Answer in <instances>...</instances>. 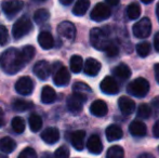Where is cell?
<instances>
[{
  "label": "cell",
  "instance_id": "cell-1",
  "mask_svg": "<svg viewBox=\"0 0 159 158\" xmlns=\"http://www.w3.org/2000/svg\"><path fill=\"white\" fill-rule=\"evenodd\" d=\"M25 65L26 63L23 60L21 50H19L16 48L8 49L0 56V67L6 74H16Z\"/></svg>",
  "mask_w": 159,
  "mask_h": 158
},
{
  "label": "cell",
  "instance_id": "cell-2",
  "mask_svg": "<svg viewBox=\"0 0 159 158\" xmlns=\"http://www.w3.org/2000/svg\"><path fill=\"white\" fill-rule=\"evenodd\" d=\"M90 42L96 50L105 51L111 44L107 34L101 28H93L90 32Z\"/></svg>",
  "mask_w": 159,
  "mask_h": 158
},
{
  "label": "cell",
  "instance_id": "cell-3",
  "mask_svg": "<svg viewBox=\"0 0 159 158\" xmlns=\"http://www.w3.org/2000/svg\"><path fill=\"white\" fill-rule=\"evenodd\" d=\"M149 91V82L146 79L136 78L132 82H130L127 87V92L130 95H133L136 97H144Z\"/></svg>",
  "mask_w": 159,
  "mask_h": 158
},
{
  "label": "cell",
  "instance_id": "cell-4",
  "mask_svg": "<svg viewBox=\"0 0 159 158\" xmlns=\"http://www.w3.org/2000/svg\"><path fill=\"white\" fill-rule=\"evenodd\" d=\"M33 29V24L27 16H22L14 23L12 27V35L14 39H21Z\"/></svg>",
  "mask_w": 159,
  "mask_h": 158
},
{
  "label": "cell",
  "instance_id": "cell-5",
  "mask_svg": "<svg viewBox=\"0 0 159 158\" xmlns=\"http://www.w3.org/2000/svg\"><path fill=\"white\" fill-rule=\"evenodd\" d=\"M152 32V23L148 17H143L133 25V34L136 38H147Z\"/></svg>",
  "mask_w": 159,
  "mask_h": 158
},
{
  "label": "cell",
  "instance_id": "cell-6",
  "mask_svg": "<svg viewBox=\"0 0 159 158\" xmlns=\"http://www.w3.org/2000/svg\"><path fill=\"white\" fill-rule=\"evenodd\" d=\"M87 101V95L80 94V93H75L74 92L71 95H69L67 97V108L70 111L74 114H78L81 112L84 103Z\"/></svg>",
  "mask_w": 159,
  "mask_h": 158
},
{
  "label": "cell",
  "instance_id": "cell-7",
  "mask_svg": "<svg viewBox=\"0 0 159 158\" xmlns=\"http://www.w3.org/2000/svg\"><path fill=\"white\" fill-rule=\"evenodd\" d=\"M111 14V10L106 3H98L91 11L90 17L95 22H102L104 20H107Z\"/></svg>",
  "mask_w": 159,
  "mask_h": 158
},
{
  "label": "cell",
  "instance_id": "cell-8",
  "mask_svg": "<svg viewBox=\"0 0 159 158\" xmlns=\"http://www.w3.org/2000/svg\"><path fill=\"white\" fill-rule=\"evenodd\" d=\"M2 11L4 14L8 15L9 19L14 16L15 14L20 12L23 8V2L19 1V0H8V1H3L1 3Z\"/></svg>",
  "mask_w": 159,
  "mask_h": 158
},
{
  "label": "cell",
  "instance_id": "cell-9",
  "mask_svg": "<svg viewBox=\"0 0 159 158\" xmlns=\"http://www.w3.org/2000/svg\"><path fill=\"white\" fill-rule=\"evenodd\" d=\"M15 90L21 95H30L34 90V82L30 77H21L15 84Z\"/></svg>",
  "mask_w": 159,
  "mask_h": 158
},
{
  "label": "cell",
  "instance_id": "cell-10",
  "mask_svg": "<svg viewBox=\"0 0 159 158\" xmlns=\"http://www.w3.org/2000/svg\"><path fill=\"white\" fill-rule=\"evenodd\" d=\"M57 34L67 40H73L76 36V27L71 22H62L57 27Z\"/></svg>",
  "mask_w": 159,
  "mask_h": 158
},
{
  "label": "cell",
  "instance_id": "cell-11",
  "mask_svg": "<svg viewBox=\"0 0 159 158\" xmlns=\"http://www.w3.org/2000/svg\"><path fill=\"white\" fill-rule=\"evenodd\" d=\"M100 88L105 94L113 95V94H117L119 92V87H118V84L116 82L115 78L109 76L105 77L102 80V82L100 84Z\"/></svg>",
  "mask_w": 159,
  "mask_h": 158
},
{
  "label": "cell",
  "instance_id": "cell-12",
  "mask_svg": "<svg viewBox=\"0 0 159 158\" xmlns=\"http://www.w3.org/2000/svg\"><path fill=\"white\" fill-rule=\"evenodd\" d=\"M34 74L41 80L48 79L51 74V65L47 61H39L34 66Z\"/></svg>",
  "mask_w": 159,
  "mask_h": 158
},
{
  "label": "cell",
  "instance_id": "cell-13",
  "mask_svg": "<svg viewBox=\"0 0 159 158\" xmlns=\"http://www.w3.org/2000/svg\"><path fill=\"white\" fill-rule=\"evenodd\" d=\"M118 105H119L120 112L127 116V115H131L132 113L135 111V103L133 100H131L128 97H121L118 100Z\"/></svg>",
  "mask_w": 159,
  "mask_h": 158
},
{
  "label": "cell",
  "instance_id": "cell-14",
  "mask_svg": "<svg viewBox=\"0 0 159 158\" xmlns=\"http://www.w3.org/2000/svg\"><path fill=\"white\" fill-rule=\"evenodd\" d=\"M69 79H70V74H69L68 70L64 66H61L54 75V84L57 87L66 86L69 82Z\"/></svg>",
  "mask_w": 159,
  "mask_h": 158
},
{
  "label": "cell",
  "instance_id": "cell-15",
  "mask_svg": "<svg viewBox=\"0 0 159 158\" xmlns=\"http://www.w3.org/2000/svg\"><path fill=\"white\" fill-rule=\"evenodd\" d=\"M90 112L92 115H94L96 117H103L107 114L108 112V107H107V104L105 103L102 100H96L93 102L90 106Z\"/></svg>",
  "mask_w": 159,
  "mask_h": 158
},
{
  "label": "cell",
  "instance_id": "cell-16",
  "mask_svg": "<svg viewBox=\"0 0 159 158\" xmlns=\"http://www.w3.org/2000/svg\"><path fill=\"white\" fill-rule=\"evenodd\" d=\"M101 70V63L98 61H96L95 59H88L84 63V72L88 76H96L98 74Z\"/></svg>",
  "mask_w": 159,
  "mask_h": 158
},
{
  "label": "cell",
  "instance_id": "cell-17",
  "mask_svg": "<svg viewBox=\"0 0 159 158\" xmlns=\"http://www.w3.org/2000/svg\"><path fill=\"white\" fill-rule=\"evenodd\" d=\"M87 147H88L89 152L92 153V154L95 155L101 154L103 151V145H102V142H101V139L95 134L91 135L89 138L88 142H87Z\"/></svg>",
  "mask_w": 159,
  "mask_h": 158
},
{
  "label": "cell",
  "instance_id": "cell-18",
  "mask_svg": "<svg viewBox=\"0 0 159 158\" xmlns=\"http://www.w3.org/2000/svg\"><path fill=\"white\" fill-rule=\"evenodd\" d=\"M41 139L47 144H54L60 140V132L57 128H47L41 133Z\"/></svg>",
  "mask_w": 159,
  "mask_h": 158
},
{
  "label": "cell",
  "instance_id": "cell-19",
  "mask_svg": "<svg viewBox=\"0 0 159 158\" xmlns=\"http://www.w3.org/2000/svg\"><path fill=\"white\" fill-rule=\"evenodd\" d=\"M84 138H86V132L84 130H78L73 132L70 135L71 145L77 151H81L84 145Z\"/></svg>",
  "mask_w": 159,
  "mask_h": 158
},
{
  "label": "cell",
  "instance_id": "cell-20",
  "mask_svg": "<svg viewBox=\"0 0 159 158\" xmlns=\"http://www.w3.org/2000/svg\"><path fill=\"white\" fill-rule=\"evenodd\" d=\"M129 131L133 137H144L146 134V126H145L144 122L134 120L130 124Z\"/></svg>",
  "mask_w": 159,
  "mask_h": 158
},
{
  "label": "cell",
  "instance_id": "cell-21",
  "mask_svg": "<svg viewBox=\"0 0 159 158\" xmlns=\"http://www.w3.org/2000/svg\"><path fill=\"white\" fill-rule=\"evenodd\" d=\"M38 43L42 49L49 50L54 46V39L49 32H41L38 36Z\"/></svg>",
  "mask_w": 159,
  "mask_h": 158
},
{
  "label": "cell",
  "instance_id": "cell-22",
  "mask_svg": "<svg viewBox=\"0 0 159 158\" xmlns=\"http://www.w3.org/2000/svg\"><path fill=\"white\" fill-rule=\"evenodd\" d=\"M105 134H106V138L108 141H117V140H120L124 135L122 133V130L119 126L117 124H111L105 131Z\"/></svg>",
  "mask_w": 159,
  "mask_h": 158
},
{
  "label": "cell",
  "instance_id": "cell-23",
  "mask_svg": "<svg viewBox=\"0 0 159 158\" xmlns=\"http://www.w3.org/2000/svg\"><path fill=\"white\" fill-rule=\"evenodd\" d=\"M57 100V93L50 86H46L41 91V101L44 104H51Z\"/></svg>",
  "mask_w": 159,
  "mask_h": 158
},
{
  "label": "cell",
  "instance_id": "cell-24",
  "mask_svg": "<svg viewBox=\"0 0 159 158\" xmlns=\"http://www.w3.org/2000/svg\"><path fill=\"white\" fill-rule=\"evenodd\" d=\"M113 75L116 78L126 80L130 78V76H131V70H130L129 66L125 65V64H119L113 70Z\"/></svg>",
  "mask_w": 159,
  "mask_h": 158
},
{
  "label": "cell",
  "instance_id": "cell-25",
  "mask_svg": "<svg viewBox=\"0 0 159 158\" xmlns=\"http://www.w3.org/2000/svg\"><path fill=\"white\" fill-rule=\"evenodd\" d=\"M16 148V143L13 139L4 137L0 140V151L3 153H12Z\"/></svg>",
  "mask_w": 159,
  "mask_h": 158
},
{
  "label": "cell",
  "instance_id": "cell-26",
  "mask_svg": "<svg viewBox=\"0 0 159 158\" xmlns=\"http://www.w3.org/2000/svg\"><path fill=\"white\" fill-rule=\"evenodd\" d=\"M89 7H90V1H88V0H78L73 8V13L77 16H81V15L86 14Z\"/></svg>",
  "mask_w": 159,
  "mask_h": 158
},
{
  "label": "cell",
  "instance_id": "cell-27",
  "mask_svg": "<svg viewBox=\"0 0 159 158\" xmlns=\"http://www.w3.org/2000/svg\"><path fill=\"white\" fill-rule=\"evenodd\" d=\"M69 66H70V70L75 74L81 72L82 66H84V61H82V57L79 55H73L70 57V61H69Z\"/></svg>",
  "mask_w": 159,
  "mask_h": 158
},
{
  "label": "cell",
  "instance_id": "cell-28",
  "mask_svg": "<svg viewBox=\"0 0 159 158\" xmlns=\"http://www.w3.org/2000/svg\"><path fill=\"white\" fill-rule=\"evenodd\" d=\"M12 107L16 112H24V111L33 108L34 104L30 101H25V100H15L12 104Z\"/></svg>",
  "mask_w": 159,
  "mask_h": 158
},
{
  "label": "cell",
  "instance_id": "cell-29",
  "mask_svg": "<svg viewBox=\"0 0 159 158\" xmlns=\"http://www.w3.org/2000/svg\"><path fill=\"white\" fill-rule=\"evenodd\" d=\"M127 15L130 20H138L141 15V8L138 3H130L127 8Z\"/></svg>",
  "mask_w": 159,
  "mask_h": 158
},
{
  "label": "cell",
  "instance_id": "cell-30",
  "mask_svg": "<svg viewBox=\"0 0 159 158\" xmlns=\"http://www.w3.org/2000/svg\"><path fill=\"white\" fill-rule=\"evenodd\" d=\"M50 17V12L47 9H39L34 14V20L37 24H43Z\"/></svg>",
  "mask_w": 159,
  "mask_h": 158
},
{
  "label": "cell",
  "instance_id": "cell-31",
  "mask_svg": "<svg viewBox=\"0 0 159 158\" xmlns=\"http://www.w3.org/2000/svg\"><path fill=\"white\" fill-rule=\"evenodd\" d=\"M125 157V151L121 146L114 145L108 148L106 153V158H124Z\"/></svg>",
  "mask_w": 159,
  "mask_h": 158
},
{
  "label": "cell",
  "instance_id": "cell-32",
  "mask_svg": "<svg viewBox=\"0 0 159 158\" xmlns=\"http://www.w3.org/2000/svg\"><path fill=\"white\" fill-rule=\"evenodd\" d=\"M28 124H30V128L33 132H37L41 129L42 127V119L40 116L36 114L30 115V119H28Z\"/></svg>",
  "mask_w": 159,
  "mask_h": 158
},
{
  "label": "cell",
  "instance_id": "cell-33",
  "mask_svg": "<svg viewBox=\"0 0 159 158\" xmlns=\"http://www.w3.org/2000/svg\"><path fill=\"white\" fill-rule=\"evenodd\" d=\"M11 126H12V129L15 131L16 133H23L24 130H25V121H24L23 118L21 117H14L11 121Z\"/></svg>",
  "mask_w": 159,
  "mask_h": 158
},
{
  "label": "cell",
  "instance_id": "cell-34",
  "mask_svg": "<svg viewBox=\"0 0 159 158\" xmlns=\"http://www.w3.org/2000/svg\"><path fill=\"white\" fill-rule=\"evenodd\" d=\"M35 52H36V50H35V48H34L33 46H25L21 50L22 56H23V60H24V62H25L26 64H27L28 62H30V60L34 57Z\"/></svg>",
  "mask_w": 159,
  "mask_h": 158
},
{
  "label": "cell",
  "instance_id": "cell-35",
  "mask_svg": "<svg viewBox=\"0 0 159 158\" xmlns=\"http://www.w3.org/2000/svg\"><path fill=\"white\" fill-rule=\"evenodd\" d=\"M151 44L148 42L144 41V42H140V43L136 46V52L140 55L141 57H145L149 54L151 52Z\"/></svg>",
  "mask_w": 159,
  "mask_h": 158
},
{
  "label": "cell",
  "instance_id": "cell-36",
  "mask_svg": "<svg viewBox=\"0 0 159 158\" xmlns=\"http://www.w3.org/2000/svg\"><path fill=\"white\" fill-rule=\"evenodd\" d=\"M152 115V108L147 104H141L138 108V117L142 119L149 118Z\"/></svg>",
  "mask_w": 159,
  "mask_h": 158
},
{
  "label": "cell",
  "instance_id": "cell-37",
  "mask_svg": "<svg viewBox=\"0 0 159 158\" xmlns=\"http://www.w3.org/2000/svg\"><path fill=\"white\" fill-rule=\"evenodd\" d=\"M73 89L75 93H80V94H84V95L92 92L90 87L87 84H84V82H76V84H74Z\"/></svg>",
  "mask_w": 159,
  "mask_h": 158
},
{
  "label": "cell",
  "instance_id": "cell-38",
  "mask_svg": "<svg viewBox=\"0 0 159 158\" xmlns=\"http://www.w3.org/2000/svg\"><path fill=\"white\" fill-rule=\"evenodd\" d=\"M17 158H37V154L36 151L32 147H26L20 153Z\"/></svg>",
  "mask_w": 159,
  "mask_h": 158
},
{
  "label": "cell",
  "instance_id": "cell-39",
  "mask_svg": "<svg viewBox=\"0 0 159 158\" xmlns=\"http://www.w3.org/2000/svg\"><path fill=\"white\" fill-rule=\"evenodd\" d=\"M68 156H69V148L65 145L59 147L54 153L55 158H68Z\"/></svg>",
  "mask_w": 159,
  "mask_h": 158
},
{
  "label": "cell",
  "instance_id": "cell-40",
  "mask_svg": "<svg viewBox=\"0 0 159 158\" xmlns=\"http://www.w3.org/2000/svg\"><path fill=\"white\" fill-rule=\"evenodd\" d=\"M9 40V32L6 28V26L0 25V46L7 44Z\"/></svg>",
  "mask_w": 159,
  "mask_h": 158
},
{
  "label": "cell",
  "instance_id": "cell-41",
  "mask_svg": "<svg viewBox=\"0 0 159 158\" xmlns=\"http://www.w3.org/2000/svg\"><path fill=\"white\" fill-rule=\"evenodd\" d=\"M105 52H106L107 56L114 57V56H116V55H118V52H119V50H118V47L116 46L115 43L111 42V44L108 46V48L105 50Z\"/></svg>",
  "mask_w": 159,
  "mask_h": 158
},
{
  "label": "cell",
  "instance_id": "cell-42",
  "mask_svg": "<svg viewBox=\"0 0 159 158\" xmlns=\"http://www.w3.org/2000/svg\"><path fill=\"white\" fill-rule=\"evenodd\" d=\"M154 47H155V50L159 52V32L154 37Z\"/></svg>",
  "mask_w": 159,
  "mask_h": 158
},
{
  "label": "cell",
  "instance_id": "cell-43",
  "mask_svg": "<svg viewBox=\"0 0 159 158\" xmlns=\"http://www.w3.org/2000/svg\"><path fill=\"white\" fill-rule=\"evenodd\" d=\"M153 133L156 138H159V120L156 121V124H154V128H153Z\"/></svg>",
  "mask_w": 159,
  "mask_h": 158
},
{
  "label": "cell",
  "instance_id": "cell-44",
  "mask_svg": "<svg viewBox=\"0 0 159 158\" xmlns=\"http://www.w3.org/2000/svg\"><path fill=\"white\" fill-rule=\"evenodd\" d=\"M154 72H155V78H156V81L159 84V63L156 64L155 67H154Z\"/></svg>",
  "mask_w": 159,
  "mask_h": 158
},
{
  "label": "cell",
  "instance_id": "cell-45",
  "mask_svg": "<svg viewBox=\"0 0 159 158\" xmlns=\"http://www.w3.org/2000/svg\"><path fill=\"white\" fill-rule=\"evenodd\" d=\"M153 106L156 108V110L159 111V97H156V99L153 101Z\"/></svg>",
  "mask_w": 159,
  "mask_h": 158
},
{
  "label": "cell",
  "instance_id": "cell-46",
  "mask_svg": "<svg viewBox=\"0 0 159 158\" xmlns=\"http://www.w3.org/2000/svg\"><path fill=\"white\" fill-rule=\"evenodd\" d=\"M139 158H155V157H154L153 155L148 154V153H144V154L140 155V156H139Z\"/></svg>",
  "mask_w": 159,
  "mask_h": 158
},
{
  "label": "cell",
  "instance_id": "cell-47",
  "mask_svg": "<svg viewBox=\"0 0 159 158\" xmlns=\"http://www.w3.org/2000/svg\"><path fill=\"white\" fill-rule=\"evenodd\" d=\"M3 116H4L3 111H2L1 107H0V126H2V124H4V122H3Z\"/></svg>",
  "mask_w": 159,
  "mask_h": 158
},
{
  "label": "cell",
  "instance_id": "cell-48",
  "mask_svg": "<svg viewBox=\"0 0 159 158\" xmlns=\"http://www.w3.org/2000/svg\"><path fill=\"white\" fill-rule=\"evenodd\" d=\"M105 3L107 4V6H117L118 3H119V1H111V0H108V1H106Z\"/></svg>",
  "mask_w": 159,
  "mask_h": 158
},
{
  "label": "cell",
  "instance_id": "cell-49",
  "mask_svg": "<svg viewBox=\"0 0 159 158\" xmlns=\"http://www.w3.org/2000/svg\"><path fill=\"white\" fill-rule=\"evenodd\" d=\"M73 2V0H61V3L64 4V6H68Z\"/></svg>",
  "mask_w": 159,
  "mask_h": 158
},
{
  "label": "cell",
  "instance_id": "cell-50",
  "mask_svg": "<svg viewBox=\"0 0 159 158\" xmlns=\"http://www.w3.org/2000/svg\"><path fill=\"white\" fill-rule=\"evenodd\" d=\"M156 14H157L158 21H159V2L157 3V7H156Z\"/></svg>",
  "mask_w": 159,
  "mask_h": 158
},
{
  "label": "cell",
  "instance_id": "cell-51",
  "mask_svg": "<svg viewBox=\"0 0 159 158\" xmlns=\"http://www.w3.org/2000/svg\"><path fill=\"white\" fill-rule=\"evenodd\" d=\"M152 0H143V3H151Z\"/></svg>",
  "mask_w": 159,
  "mask_h": 158
},
{
  "label": "cell",
  "instance_id": "cell-52",
  "mask_svg": "<svg viewBox=\"0 0 159 158\" xmlns=\"http://www.w3.org/2000/svg\"><path fill=\"white\" fill-rule=\"evenodd\" d=\"M0 158H8V156H6V155H3V154H0Z\"/></svg>",
  "mask_w": 159,
  "mask_h": 158
}]
</instances>
